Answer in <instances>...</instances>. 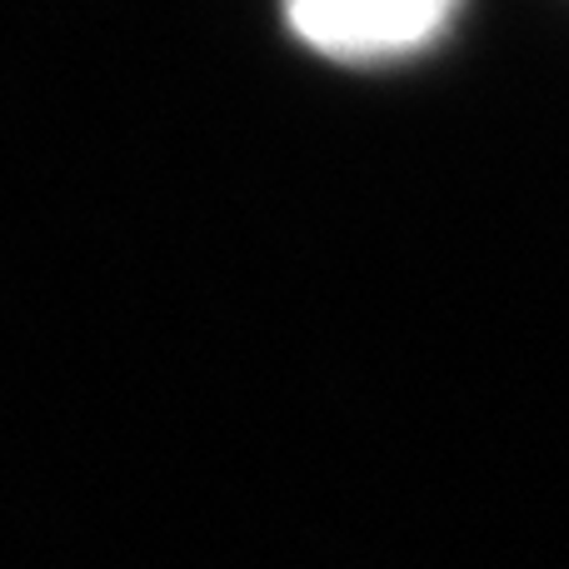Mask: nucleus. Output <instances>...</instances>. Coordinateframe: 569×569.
<instances>
[{
	"instance_id": "1",
	"label": "nucleus",
	"mask_w": 569,
	"mask_h": 569,
	"mask_svg": "<svg viewBox=\"0 0 569 569\" xmlns=\"http://www.w3.org/2000/svg\"><path fill=\"white\" fill-rule=\"evenodd\" d=\"M284 16L330 60H390L440 36L455 0H284Z\"/></svg>"
}]
</instances>
